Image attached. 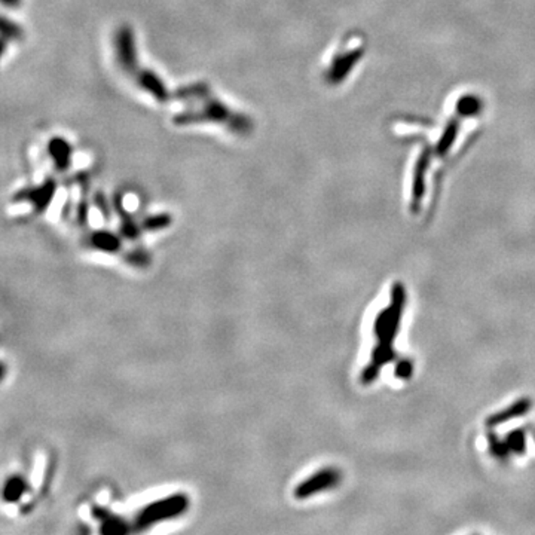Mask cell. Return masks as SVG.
<instances>
[{"mask_svg":"<svg viewBox=\"0 0 535 535\" xmlns=\"http://www.w3.org/2000/svg\"><path fill=\"white\" fill-rule=\"evenodd\" d=\"M406 305V288L402 283H394L391 287V305H390V320L387 325L386 336L378 342L393 345L395 336H397L400 320L403 316V309Z\"/></svg>","mask_w":535,"mask_h":535,"instance_id":"cell-3","label":"cell"},{"mask_svg":"<svg viewBox=\"0 0 535 535\" xmlns=\"http://www.w3.org/2000/svg\"><path fill=\"white\" fill-rule=\"evenodd\" d=\"M488 441H490V450L492 455L498 460H506L508 457V453L511 452L506 444V440L499 439L495 433L488 434Z\"/></svg>","mask_w":535,"mask_h":535,"instance_id":"cell-10","label":"cell"},{"mask_svg":"<svg viewBox=\"0 0 535 535\" xmlns=\"http://www.w3.org/2000/svg\"><path fill=\"white\" fill-rule=\"evenodd\" d=\"M527 432L522 428H518V430H513V432L508 433L506 436V444L508 446V449L511 452L518 453V455H522V453H525V449H527Z\"/></svg>","mask_w":535,"mask_h":535,"instance_id":"cell-8","label":"cell"},{"mask_svg":"<svg viewBox=\"0 0 535 535\" xmlns=\"http://www.w3.org/2000/svg\"><path fill=\"white\" fill-rule=\"evenodd\" d=\"M189 507V498L184 494H173L147 504L134 519L133 531H146L154 525L182 516Z\"/></svg>","mask_w":535,"mask_h":535,"instance_id":"cell-1","label":"cell"},{"mask_svg":"<svg viewBox=\"0 0 535 535\" xmlns=\"http://www.w3.org/2000/svg\"><path fill=\"white\" fill-rule=\"evenodd\" d=\"M341 479H342V474L338 469H333V467L321 469L314 473L312 476H309V478L305 479L304 482H300L295 488L293 495L298 499H307L312 495L333 490V488H336L341 483Z\"/></svg>","mask_w":535,"mask_h":535,"instance_id":"cell-2","label":"cell"},{"mask_svg":"<svg viewBox=\"0 0 535 535\" xmlns=\"http://www.w3.org/2000/svg\"><path fill=\"white\" fill-rule=\"evenodd\" d=\"M137 82H138V85H140L142 88L149 91L150 94H154V97L156 100H159V101H167L168 100V91L166 89V87L162 85L161 80L154 73L138 72Z\"/></svg>","mask_w":535,"mask_h":535,"instance_id":"cell-5","label":"cell"},{"mask_svg":"<svg viewBox=\"0 0 535 535\" xmlns=\"http://www.w3.org/2000/svg\"><path fill=\"white\" fill-rule=\"evenodd\" d=\"M24 482H22L20 478H13L10 479L6 486H5V499L6 501H17V499L24 492Z\"/></svg>","mask_w":535,"mask_h":535,"instance_id":"cell-11","label":"cell"},{"mask_svg":"<svg viewBox=\"0 0 535 535\" xmlns=\"http://www.w3.org/2000/svg\"><path fill=\"white\" fill-rule=\"evenodd\" d=\"M412 372H413V365L408 358L400 360L397 366H395V376L400 379H408L412 375Z\"/></svg>","mask_w":535,"mask_h":535,"instance_id":"cell-15","label":"cell"},{"mask_svg":"<svg viewBox=\"0 0 535 535\" xmlns=\"http://www.w3.org/2000/svg\"><path fill=\"white\" fill-rule=\"evenodd\" d=\"M532 436H534V439H535V430H532Z\"/></svg>","mask_w":535,"mask_h":535,"instance_id":"cell-17","label":"cell"},{"mask_svg":"<svg viewBox=\"0 0 535 535\" xmlns=\"http://www.w3.org/2000/svg\"><path fill=\"white\" fill-rule=\"evenodd\" d=\"M170 223V217L168 216H155V217H149L145 225H143V229L146 230H158L161 228H166L167 225Z\"/></svg>","mask_w":535,"mask_h":535,"instance_id":"cell-14","label":"cell"},{"mask_svg":"<svg viewBox=\"0 0 535 535\" xmlns=\"http://www.w3.org/2000/svg\"><path fill=\"white\" fill-rule=\"evenodd\" d=\"M395 356L397 354L393 350V345L378 342V345L374 348V351H372V362L382 367L383 365L391 363L393 360H395Z\"/></svg>","mask_w":535,"mask_h":535,"instance_id":"cell-9","label":"cell"},{"mask_svg":"<svg viewBox=\"0 0 535 535\" xmlns=\"http://www.w3.org/2000/svg\"><path fill=\"white\" fill-rule=\"evenodd\" d=\"M50 150L52 154V158L55 159L58 168H67V162H68V154H71V147H68V145L61 140V138H55V140L51 142V146H50Z\"/></svg>","mask_w":535,"mask_h":535,"instance_id":"cell-7","label":"cell"},{"mask_svg":"<svg viewBox=\"0 0 535 535\" xmlns=\"http://www.w3.org/2000/svg\"><path fill=\"white\" fill-rule=\"evenodd\" d=\"M379 372H381V366L372 362L363 369L362 375H360V381H362L363 386H369V383H372L379 376Z\"/></svg>","mask_w":535,"mask_h":535,"instance_id":"cell-13","label":"cell"},{"mask_svg":"<svg viewBox=\"0 0 535 535\" xmlns=\"http://www.w3.org/2000/svg\"><path fill=\"white\" fill-rule=\"evenodd\" d=\"M532 408V400L528 399V397H523V399H519L516 400L513 404H510L508 408L499 411L494 415H491L490 418L486 420V425L488 427H497V425H501V424H506L511 420H516V418L522 416V415H527Z\"/></svg>","mask_w":535,"mask_h":535,"instance_id":"cell-4","label":"cell"},{"mask_svg":"<svg viewBox=\"0 0 535 535\" xmlns=\"http://www.w3.org/2000/svg\"><path fill=\"white\" fill-rule=\"evenodd\" d=\"M3 3L8 6H17L20 3V0H3Z\"/></svg>","mask_w":535,"mask_h":535,"instance_id":"cell-16","label":"cell"},{"mask_svg":"<svg viewBox=\"0 0 535 535\" xmlns=\"http://www.w3.org/2000/svg\"><path fill=\"white\" fill-rule=\"evenodd\" d=\"M388 320H390V307L382 309L376 318H375V323H374V333L378 338V341H381L383 336H386V332H387V325H388Z\"/></svg>","mask_w":535,"mask_h":535,"instance_id":"cell-12","label":"cell"},{"mask_svg":"<svg viewBox=\"0 0 535 535\" xmlns=\"http://www.w3.org/2000/svg\"><path fill=\"white\" fill-rule=\"evenodd\" d=\"M91 242L92 246L104 251H116L121 249V241L115 235L108 234V232H97V234L92 235Z\"/></svg>","mask_w":535,"mask_h":535,"instance_id":"cell-6","label":"cell"}]
</instances>
